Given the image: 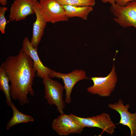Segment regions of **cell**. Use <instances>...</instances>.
Instances as JSON below:
<instances>
[{"label":"cell","instance_id":"obj_8","mask_svg":"<svg viewBox=\"0 0 136 136\" xmlns=\"http://www.w3.org/2000/svg\"><path fill=\"white\" fill-rule=\"evenodd\" d=\"M39 4L48 22L54 24L69 20L62 5L56 0H40Z\"/></svg>","mask_w":136,"mask_h":136},{"label":"cell","instance_id":"obj_13","mask_svg":"<svg viewBox=\"0 0 136 136\" xmlns=\"http://www.w3.org/2000/svg\"><path fill=\"white\" fill-rule=\"evenodd\" d=\"M62 5L69 18L78 17L86 20L89 13L93 9V7L91 6L77 7L70 5Z\"/></svg>","mask_w":136,"mask_h":136},{"label":"cell","instance_id":"obj_16","mask_svg":"<svg viewBox=\"0 0 136 136\" xmlns=\"http://www.w3.org/2000/svg\"><path fill=\"white\" fill-rule=\"evenodd\" d=\"M61 5H70L75 6H94L95 0H56Z\"/></svg>","mask_w":136,"mask_h":136},{"label":"cell","instance_id":"obj_6","mask_svg":"<svg viewBox=\"0 0 136 136\" xmlns=\"http://www.w3.org/2000/svg\"><path fill=\"white\" fill-rule=\"evenodd\" d=\"M49 77L50 78H56L62 79L65 90L64 102L69 104L71 101V95L73 87L78 82L86 79V75L85 72L82 70H75L65 74L51 69Z\"/></svg>","mask_w":136,"mask_h":136},{"label":"cell","instance_id":"obj_17","mask_svg":"<svg viewBox=\"0 0 136 136\" xmlns=\"http://www.w3.org/2000/svg\"><path fill=\"white\" fill-rule=\"evenodd\" d=\"M8 9V8L5 6L0 7V30L3 34L5 32L7 22L5 14Z\"/></svg>","mask_w":136,"mask_h":136},{"label":"cell","instance_id":"obj_20","mask_svg":"<svg viewBox=\"0 0 136 136\" xmlns=\"http://www.w3.org/2000/svg\"><path fill=\"white\" fill-rule=\"evenodd\" d=\"M0 3L3 6H5L7 4L6 0H0Z\"/></svg>","mask_w":136,"mask_h":136},{"label":"cell","instance_id":"obj_4","mask_svg":"<svg viewBox=\"0 0 136 136\" xmlns=\"http://www.w3.org/2000/svg\"><path fill=\"white\" fill-rule=\"evenodd\" d=\"M110 10L115 17L114 21L120 26L124 28L133 26L136 29V0L128 2L124 7L111 5Z\"/></svg>","mask_w":136,"mask_h":136},{"label":"cell","instance_id":"obj_1","mask_svg":"<svg viewBox=\"0 0 136 136\" xmlns=\"http://www.w3.org/2000/svg\"><path fill=\"white\" fill-rule=\"evenodd\" d=\"M11 82L12 100L18 101L23 106L29 102L27 95H35L32 87L36 71L30 56L20 49L18 55L9 56L1 64Z\"/></svg>","mask_w":136,"mask_h":136},{"label":"cell","instance_id":"obj_19","mask_svg":"<svg viewBox=\"0 0 136 136\" xmlns=\"http://www.w3.org/2000/svg\"><path fill=\"white\" fill-rule=\"evenodd\" d=\"M115 0H102L103 2L104 3H107L109 2L111 4V5L114 6L116 5L115 1Z\"/></svg>","mask_w":136,"mask_h":136},{"label":"cell","instance_id":"obj_7","mask_svg":"<svg viewBox=\"0 0 136 136\" xmlns=\"http://www.w3.org/2000/svg\"><path fill=\"white\" fill-rule=\"evenodd\" d=\"M51 127L60 136L67 135L72 133L81 134L84 128L70 115L64 114H60L53 120Z\"/></svg>","mask_w":136,"mask_h":136},{"label":"cell","instance_id":"obj_18","mask_svg":"<svg viewBox=\"0 0 136 136\" xmlns=\"http://www.w3.org/2000/svg\"><path fill=\"white\" fill-rule=\"evenodd\" d=\"M136 0H115L116 4L119 6L124 7L128 2Z\"/></svg>","mask_w":136,"mask_h":136},{"label":"cell","instance_id":"obj_3","mask_svg":"<svg viewBox=\"0 0 136 136\" xmlns=\"http://www.w3.org/2000/svg\"><path fill=\"white\" fill-rule=\"evenodd\" d=\"M117 79L113 64L111 72L107 76L92 77L91 80L93 82V85L88 87L87 90L92 94L101 97L110 96L116 87Z\"/></svg>","mask_w":136,"mask_h":136},{"label":"cell","instance_id":"obj_5","mask_svg":"<svg viewBox=\"0 0 136 136\" xmlns=\"http://www.w3.org/2000/svg\"><path fill=\"white\" fill-rule=\"evenodd\" d=\"M70 115L76 122L84 128H98L112 135L114 133L116 128L115 124L111 120L110 115L105 113L87 118L81 117L72 114Z\"/></svg>","mask_w":136,"mask_h":136},{"label":"cell","instance_id":"obj_10","mask_svg":"<svg viewBox=\"0 0 136 136\" xmlns=\"http://www.w3.org/2000/svg\"><path fill=\"white\" fill-rule=\"evenodd\" d=\"M108 107L119 114L120 118L118 124L126 126L129 128L130 136H136V112L131 113L129 112V104L124 105L123 101L119 99L117 102L109 104Z\"/></svg>","mask_w":136,"mask_h":136},{"label":"cell","instance_id":"obj_15","mask_svg":"<svg viewBox=\"0 0 136 136\" xmlns=\"http://www.w3.org/2000/svg\"><path fill=\"white\" fill-rule=\"evenodd\" d=\"M9 79L4 69L1 66L0 67V89L4 92L6 98L7 104L10 107L12 103L11 101L10 88L9 82Z\"/></svg>","mask_w":136,"mask_h":136},{"label":"cell","instance_id":"obj_14","mask_svg":"<svg viewBox=\"0 0 136 136\" xmlns=\"http://www.w3.org/2000/svg\"><path fill=\"white\" fill-rule=\"evenodd\" d=\"M10 107L12 110L13 115L7 125L6 128L7 129L17 124L34 121V119L32 116L24 114L20 112L12 103Z\"/></svg>","mask_w":136,"mask_h":136},{"label":"cell","instance_id":"obj_12","mask_svg":"<svg viewBox=\"0 0 136 136\" xmlns=\"http://www.w3.org/2000/svg\"><path fill=\"white\" fill-rule=\"evenodd\" d=\"M34 10L36 18L33 23L32 36L30 42L34 47L38 48L48 22L41 8L39 2L35 6Z\"/></svg>","mask_w":136,"mask_h":136},{"label":"cell","instance_id":"obj_9","mask_svg":"<svg viewBox=\"0 0 136 136\" xmlns=\"http://www.w3.org/2000/svg\"><path fill=\"white\" fill-rule=\"evenodd\" d=\"M37 0H15L11 5L9 18L11 21L25 19L30 15L35 14L34 8Z\"/></svg>","mask_w":136,"mask_h":136},{"label":"cell","instance_id":"obj_2","mask_svg":"<svg viewBox=\"0 0 136 136\" xmlns=\"http://www.w3.org/2000/svg\"><path fill=\"white\" fill-rule=\"evenodd\" d=\"M42 82L45 87V98L50 105H54L60 114H64L63 110L65 104L63 99V92L64 87L60 83L49 77L43 79Z\"/></svg>","mask_w":136,"mask_h":136},{"label":"cell","instance_id":"obj_11","mask_svg":"<svg viewBox=\"0 0 136 136\" xmlns=\"http://www.w3.org/2000/svg\"><path fill=\"white\" fill-rule=\"evenodd\" d=\"M22 49L32 59L34 67L37 72V76L43 79L49 77L51 69L45 66L42 63L38 55L37 48L32 46L27 37H25L23 40Z\"/></svg>","mask_w":136,"mask_h":136}]
</instances>
